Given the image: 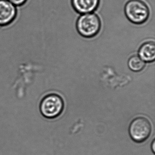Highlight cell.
Wrapping results in <instances>:
<instances>
[{"instance_id":"obj_1","label":"cell","mask_w":155,"mask_h":155,"mask_svg":"<svg viewBox=\"0 0 155 155\" xmlns=\"http://www.w3.org/2000/svg\"><path fill=\"white\" fill-rule=\"evenodd\" d=\"M124 12L127 19L136 25H141L148 19L150 10L142 0H129L124 8Z\"/></svg>"},{"instance_id":"obj_2","label":"cell","mask_w":155,"mask_h":155,"mask_svg":"<svg viewBox=\"0 0 155 155\" xmlns=\"http://www.w3.org/2000/svg\"><path fill=\"white\" fill-rule=\"evenodd\" d=\"M79 34L83 38H91L97 36L101 28L99 17L94 13H87L79 17L76 22Z\"/></svg>"},{"instance_id":"obj_3","label":"cell","mask_w":155,"mask_h":155,"mask_svg":"<svg viewBox=\"0 0 155 155\" xmlns=\"http://www.w3.org/2000/svg\"><path fill=\"white\" fill-rule=\"evenodd\" d=\"M64 102L62 97L57 94H48L41 100L40 111L44 117L52 119L58 117L64 110Z\"/></svg>"},{"instance_id":"obj_4","label":"cell","mask_w":155,"mask_h":155,"mask_svg":"<svg viewBox=\"0 0 155 155\" xmlns=\"http://www.w3.org/2000/svg\"><path fill=\"white\" fill-rule=\"evenodd\" d=\"M151 132V124L148 120L144 117H138L134 119L129 128L130 138L137 143H141L147 140Z\"/></svg>"},{"instance_id":"obj_5","label":"cell","mask_w":155,"mask_h":155,"mask_svg":"<svg viewBox=\"0 0 155 155\" xmlns=\"http://www.w3.org/2000/svg\"><path fill=\"white\" fill-rule=\"evenodd\" d=\"M17 7L8 0H0V28L11 25L17 18Z\"/></svg>"},{"instance_id":"obj_6","label":"cell","mask_w":155,"mask_h":155,"mask_svg":"<svg viewBox=\"0 0 155 155\" xmlns=\"http://www.w3.org/2000/svg\"><path fill=\"white\" fill-rule=\"evenodd\" d=\"M100 0H71L74 10L79 14H84L93 12L99 6Z\"/></svg>"},{"instance_id":"obj_7","label":"cell","mask_w":155,"mask_h":155,"mask_svg":"<svg viewBox=\"0 0 155 155\" xmlns=\"http://www.w3.org/2000/svg\"><path fill=\"white\" fill-rule=\"evenodd\" d=\"M139 57L146 62H151L155 59V45L153 41H149L142 44L138 51Z\"/></svg>"},{"instance_id":"obj_8","label":"cell","mask_w":155,"mask_h":155,"mask_svg":"<svg viewBox=\"0 0 155 155\" xmlns=\"http://www.w3.org/2000/svg\"><path fill=\"white\" fill-rule=\"evenodd\" d=\"M145 62L137 55L132 56L128 61V66L130 69L135 72L142 71L145 68Z\"/></svg>"},{"instance_id":"obj_9","label":"cell","mask_w":155,"mask_h":155,"mask_svg":"<svg viewBox=\"0 0 155 155\" xmlns=\"http://www.w3.org/2000/svg\"><path fill=\"white\" fill-rule=\"evenodd\" d=\"M8 1L17 8L24 6L28 1V0H8Z\"/></svg>"},{"instance_id":"obj_10","label":"cell","mask_w":155,"mask_h":155,"mask_svg":"<svg viewBox=\"0 0 155 155\" xmlns=\"http://www.w3.org/2000/svg\"><path fill=\"white\" fill-rule=\"evenodd\" d=\"M151 149H152V150H153V153H155V140H153V142H152V144H151Z\"/></svg>"}]
</instances>
